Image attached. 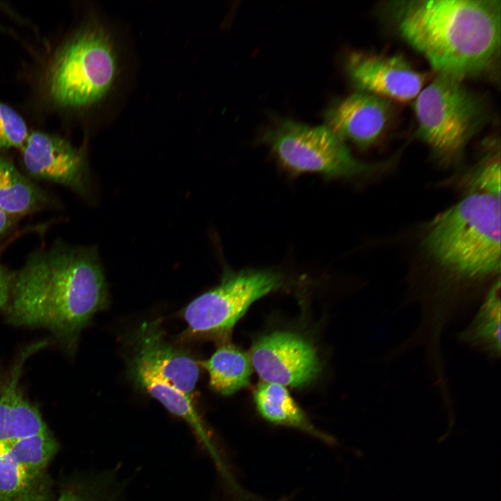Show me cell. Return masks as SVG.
<instances>
[{"instance_id": "3957f363", "label": "cell", "mask_w": 501, "mask_h": 501, "mask_svg": "<svg viewBox=\"0 0 501 501\" xmlns=\"http://www.w3.org/2000/svg\"><path fill=\"white\" fill-rule=\"evenodd\" d=\"M429 255L458 276L479 278L500 270V197L474 192L440 213L424 237Z\"/></svg>"}, {"instance_id": "ba28073f", "label": "cell", "mask_w": 501, "mask_h": 501, "mask_svg": "<svg viewBox=\"0 0 501 501\" xmlns=\"http://www.w3.org/2000/svg\"><path fill=\"white\" fill-rule=\"evenodd\" d=\"M56 450L50 431L0 447V501H45L46 468Z\"/></svg>"}, {"instance_id": "ffe728a7", "label": "cell", "mask_w": 501, "mask_h": 501, "mask_svg": "<svg viewBox=\"0 0 501 501\" xmlns=\"http://www.w3.org/2000/svg\"><path fill=\"white\" fill-rule=\"evenodd\" d=\"M29 132L22 116L0 100V150L21 148Z\"/></svg>"}, {"instance_id": "277c9868", "label": "cell", "mask_w": 501, "mask_h": 501, "mask_svg": "<svg viewBox=\"0 0 501 501\" xmlns=\"http://www.w3.org/2000/svg\"><path fill=\"white\" fill-rule=\"evenodd\" d=\"M121 70L120 49L111 29L98 21L88 22L55 57L49 73V94L62 106L90 108L110 97Z\"/></svg>"}, {"instance_id": "44dd1931", "label": "cell", "mask_w": 501, "mask_h": 501, "mask_svg": "<svg viewBox=\"0 0 501 501\" xmlns=\"http://www.w3.org/2000/svg\"><path fill=\"white\" fill-rule=\"evenodd\" d=\"M473 185L479 192L500 197V164L499 157L491 159L476 172Z\"/></svg>"}, {"instance_id": "7a4b0ae2", "label": "cell", "mask_w": 501, "mask_h": 501, "mask_svg": "<svg viewBox=\"0 0 501 501\" xmlns=\"http://www.w3.org/2000/svg\"><path fill=\"white\" fill-rule=\"evenodd\" d=\"M390 8L401 37L437 74L463 81L489 70L498 56L499 0H405Z\"/></svg>"}, {"instance_id": "2e32d148", "label": "cell", "mask_w": 501, "mask_h": 501, "mask_svg": "<svg viewBox=\"0 0 501 501\" xmlns=\"http://www.w3.org/2000/svg\"><path fill=\"white\" fill-rule=\"evenodd\" d=\"M253 397L259 413L267 421L298 429L326 443H333V438L311 423L285 386L262 382L255 388Z\"/></svg>"}, {"instance_id": "8fae6325", "label": "cell", "mask_w": 501, "mask_h": 501, "mask_svg": "<svg viewBox=\"0 0 501 501\" xmlns=\"http://www.w3.org/2000/svg\"><path fill=\"white\" fill-rule=\"evenodd\" d=\"M20 150L24 168L30 176L65 186L81 194L87 191L86 155L68 141L35 131L29 133Z\"/></svg>"}, {"instance_id": "7c38bea8", "label": "cell", "mask_w": 501, "mask_h": 501, "mask_svg": "<svg viewBox=\"0 0 501 501\" xmlns=\"http://www.w3.org/2000/svg\"><path fill=\"white\" fill-rule=\"evenodd\" d=\"M391 117L389 100L357 91L326 111L325 125L342 140H349L365 149L383 134Z\"/></svg>"}, {"instance_id": "5b68a950", "label": "cell", "mask_w": 501, "mask_h": 501, "mask_svg": "<svg viewBox=\"0 0 501 501\" xmlns=\"http://www.w3.org/2000/svg\"><path fill=\"white\" fill-rule=\"evenodd\" d=\"M417 134L436 153L453 157L483 125V100L459 79L439 74L414 100Z\"/></svg>"}, {"instance_id": "6da1fadb", "label": "cell", "mask_w": 501, "mask_h": 501, "mask_svg": "<svg viewBox=\"0 0 501 501\" xmlns=\"http://www.w3.org/2000/svg\"><path fill=\"white\" fill-rule=\"evenodd\" d=\"M108 302L96 250L56 244L33 252L14 273L3 310L11 324L46 328L72 353L82 329Z\"/></svg>"}, {"instance_id": "d6986e66", "label": "cell", "mask_w": 501, "mask_h": 501, "mask_svg": "<svg viewBox=\"0 0 501 501\" xmlns=\"http://www.w3.org/2000/svg\"><path fill=\"white\" fill-rule=\"evenodd\" d=\"M463 341L490 356L500 354V281L491 287L471 324L460 335Z\"/></svg>"}, {"instance_id": "9a60e30c", "label": "cell", "mask_w": 501, "mask_h": 501, "mask_svg": "<svg viewBox=\"0 0 501 501\" xmlns=\"http://www.w3.org/2000/svg\"><path fill=\"white\" fill-rule=\"evenodd\" d=\"M129 372L135 383L158 400L171 413L184 420L196 432L216 465L224 470L223 465L198 413L191 397L184 394L161 376L141 363L132 360Z\"/></svg>"}, {"instance_id": "cb8c5ba5", "label": "cell", "mask_w": 501, "mask_h": 501, "mask_svg": "<svg viewBox=\"0 0 501 501\" xmlns=\"http://www.w3.org/2000/svg\"><path fill=\"white\" fill-rule=\"evenodd\" d=\"M56 501H86L76 493L67 491L63 493Z\"/></svg>"}, {"instance_id": "7402d4cb", "label": "cell", "mask_w": 501, "mask_h": 501, "mask_svg": "<svg viewBox=\"0 0 501 501\" xmlns=\"http://www.w3.org/2000/svg\"><path fill=\"white\" fill-rule=\"evenodd\" d=\"M14 273L0 262V310H4L10 294Z\"/></svg>"}, {"instance_id": "4fadbf2b", "label": "cell", "mask_w": 501, "mask_h": 501, "mask_svg": "<svg viewBox=\"0 0 501 501\" xmlns=\"http://www.w3.org/2000/svg\"><path fill=\"white\" fill-rule=\"evenodd\" d=\"M47 344L43 340L26 347L11 367L0 376V443L49 431L39 409L24 395L20 383L26 360Z\"/></svg>"}, {"instance_id": "603a6c76", "label": "cell", "mask_w": 501, "mask_h": 501, "mask_svg": "<svg viewBox=\"0 0 501 501\" xmlns=\"http://www.w3.org/2000/svg\"><path fill=\"white\" fill-rule=\"evenodd\" d=\"M17 218L0 209V238L10 230Z\"/></svg>"}, {"instance_id": "ac0fdd59", "label": "cell", "mask_w": 501, "mask_h": 501, "mask_svg": "<svg viewBox=\"0 0 501 501\" xmlns=\"http://www.w3.org/2000/svg\"><path fill=\"white\" fill-rule=\"evenodd\" d=\"M209 376V385L223 395H230L248 385L253 372L250 356L232 344L218 347L202 362Z\"/></svg>"}, {"instance_id": "30bf717a", "label": "cell", "mask_w": 501, "mask_h": 501, "mask_svg": "<svg viewBox=\"0 0 501 501\" xmlns=\"http://www.w3.org/2000/svg\"><path fill=\"white\" fill-rule=\"evenodd\" d=\"M346 72L357 91L388 100L408 102L424 86L426 74L418 71L401 55L357 51L345 63Z\"/></svg>"}, {"instance_id": "e0dca14e", "label": "cell", "mask_w": 501, "mask_h": 501, "mask_svg": "<svg viewBox=\"0 0 501 501\" xmlns=\"http://www.w3.org/2000/svg\"><path fill=\"white\" fill-rule=\"evenodd\" d=\"M49 203L48 196L0 154V209L17 218L39 211Z\"/></svg>"}, {"instance_id": "8992f818", "label": "cell", "mask_w": 501, "mask_h": 501, "mask_svg": "<svg viewBox=\"0 0 501 501\" xmlns=\"http://www.w3.org/2000/svg\"><path fill=\"white\" fill-rule=\"evenodd\" d=\"M262 141L292 175L318 173L328 179L372 173L378 166L356 159L344 141L326 125L311 127L283 120L264 132Z\"/></svg>"}, {"instance_id": "5bb4252c", "label": "cell", "mask_w": 501, "mask_h": 501, "mask_svg": "<svg viewBox=\"0 0 501 501\" xmlns=\"http://www.w3.org/2000/svg\"><path fill=\"white\" fill-rule=\"evenodd\" d=\"M134 360L191 397L199 377L198 363L187 352L169 344L158 320L144 322L136 335Z\"/></svg>"}, {"instance_id": "52a82bcc", "label": "cell", "mask_w": 501, "mask_h": 501, "mask_svg": "<svg viewBox=\"0 0 501 501\" xmlns=\"http://www.w3.org/2000/svg\"><path fill=\"white\" fill-rule=\"evenodd\" d=\"M283 276L270 269L228 271L221 283L189 303L182 312L186 337L228 333L257 299L283 285Z\"/></svg>"}, {"instance_id": "9c48e42d", "label": "cell", "mask_w": 501, "mask_h": 501, "mask_svg": "<svg viewBox=\"0 0 501 501\" xmlns=\"http://www.w3.org/2000/svg\"><path fill=\"white\" fill-rule=\"evenodd\" d=\"M250 358L264 382L283 386L306 385L320 369L312 346L291 332L277 331L260 337L252 347Z\"/></svg>"}]
</instances>
